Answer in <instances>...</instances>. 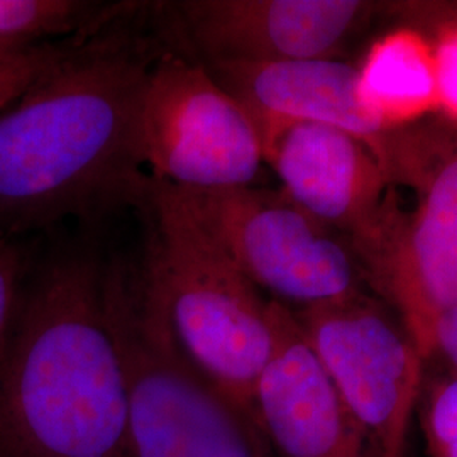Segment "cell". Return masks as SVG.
Listing matches in <instances>:
<instances>
[{"label":"cell","mask_w":457,"mask_h":457,"mask_svg":"<svg viewBox=\"0 0 457 457\" xmlns=\"http://www.w3.org/2000/svg\"><path fill=\"white\" fill-rule=\"evenodd\" d=\"M447 11H449L453 16L457 17V9H447Z\"/></svg>","instance_id":"ffe728a7"},{"label":"cell","mask_w":457,"mask_h":457,"mask_svg":"<svg viewBox=\"0 0 457 457\" xmlns=\"http://www.w3.org/2000/svg\"><path fill=\"white\" fill-rule=\"evenodd\" d=\"M292 311L376 457H390L422 379L407 328L361 292Z\"/></svg>","instance_id":"ba28073f"},{"label":"cell","mask_w":457,"mask_h":457,"mask_svg":"<svg viewBox=\"0 0 457 457\" xmlns=\"http://www.w3.org/2000/svg\"><path fill=\"white\" fill-rule=\"evenodd\" d=\"M37 243L34 237H0V347Z\"/></svg>","instance_id":"ac0fdd59"},{"label":"cell","mask_w":457,"mask_h":457,"mask_svg":"<svg viewBox=\"0 0 457 457\" xmlns=\"http://www.w3.org/2000/svg\"><path fill=\"white\" fill-rule=\"evenodd\" d=\"M437 31L434 43L437 77V114L457 126V17L437 7Z\"/></svg>","instance_id":"e0dca14e"},{"label":"cell","mask_w":457,"mask_h":457,"mask_svg":"<svg viewBox=\"0 0 457 457\" xmlns=\"http://www.w3.org/2000/svg\"><path fill=\"white\" fill-rule=\"evenodd\" d=\"M442 354L457 375V307L442 312L432 330V356Z\"/></svg>","instance_id":"d6986e66"},{"label":"cell","mask_w":457,"mask_h":457,"mask_svg":"<svg viewBox=\"0 0 457 457\" xmlns=\"http://www.w3.org/2000/svg\"><path fill=\"white\" fill-rule=\"evenodd\" d=\"M378 5L361 0H177L151 4L166 46L211 63L336 58Z\"/></svg>","instance_id":"9c48e42d"},{"label":"cell","mask_w":457,"mask_h":457,"mask_svg":"<svg viewBox=\"0 0 457 457\" xmlns=\"http://www.w3.org/2000/svg\"><path fill=\"white\" fill-rule=\"evenodd\" d=\"M273 345L253 393V415L279 457H376L294 311L270 300Z\"/></svg>","instance_id":"8fae6325"},{"label":"cell","mask_w":457,"mask_h":457,"mask_svg":"<svg viewBox=\"0 0 457 457\" xmlns=\"http://www.w3.org/2000/svg\"><path fill=\"white\" fill-rule=\"evenodd\" d=\"M105 256L92 228L36 245L0 347V457H129Z\"/></svg>","instance_id":"7a4b0ae2"},{"label":"cell","mask_w":457,"mask_h":457,"mask_svg":"<svg viewBox=\"0 0 457 457\" xmlns=\"http://www.w3.org/2000/svg\"><path fill=\"white\" fill-rule=\"evenodd\" d=\"M141 147L149 177L181 188L256 187L264 164L245 107L200 62L164 43L147 70Z\"/></svg>","instance_id":"52a82bcc"},{"label":"cell","mask_w":457,"mask_h":457,"mask_svg":"<svg viewBox=\"0 0 457 457\" xmlns=\"http://www.w3.org/2000/svg\"><path fill=\"white\" fill-rule=\"evenodd\" d=\"M358 97L364 111L386 131L437 114L432 39L413 28L378 37L358 68Z\"/></svg>","instance_id":"4fadbf2b"},{"label":"cell","mask_w":457,"mask_h":457,"mask_svg":"<svg viewBox=\"0 0 457 457\" xmlns=\"http://www.w3.org/2000/svg\"><path fill=\"white\" fill-rule=\"evenodd\" d=\"M390 194L375 228L353 245L425 360L442 312L457 307V126L417 122L390 134Z\"/></svg>","instance_id":"5b68a950"},{"label":"cell","mask_w":457,"mask_h":457,"mask_svg":"<svg viewBox=\"0 0 457 457\" xmlns=\"http://www.w3.org/2000/svg\"><path fill=\"white\" fill-rule=\"evenodd\" d=\"M80 37L31 48H0V114L22 97Z\"/></svg>","instance_id":"9a60e30c"},{"label":"cell","mask_w":457,"mask_h":457,"mask_svg":"<svg viewBox=\"0 0 457 457\" xmlns=\"http://www.w3.org/2000/svg\"><path fill=\"white\" fill-rule=\"evenodd\" d=\"M204 66L245 111L343 129L364 141L383 164L393 131L361 105L356 66L337 58Z\"/></svg>","instance_id":"7c38bea8"},{"label":"cell","mask_w":457,"mask_h":457,"mask_svg":"<svg viewBox=\"0 0 457 457\" xmlns=\"http://www.w3.org/2000/svg\"><path fill=\"white\" fill-rule=\"evenodd\" d=\"M104 309L126 378L129 457H273L254 417L181 351L139 262L105 256Z\"/></svg>","instance_id":"277c9868"},{"label":"cell","mask_w":457,"mask_h":457,"mask_svg":"<svg viewBox=\"0 0 457 457\" xmlns=\"http://www.w3.org/2000/svg\"><path fill=\"white\" fill-rule=\"evenodd\" d=\"M247 114L283 195L351 245L375 228L392 185L371 147L326 124Z\"/></svg>","instance_id":"30bf717a"},{"label":"cell","mask_w":457,"mask_h":457,"mask_svg":"<svg viewBox=\"0 0 457 457\" xmlns=\"http://www.w3.org/2000/svg\"><path fill=\"white\" fill-rule=\"evenodd\" d=\"M185 209L260 292L295 309L360 292V262L339 232L260 187L181 188Z\"/></svg>","instance_id":"8992f818"},{"label":"cell","mask_w":457,"mask_h":457,"mask_svg":"<svg viewBox=\"0 0 457 457\" xmlns=\"http://www.w3.org/2000/svg\"><path fill=\"white\" fill-rule=\"evenodd\" d=\"M420 422L430 457H457V375L441 376L425 388Z\"/></svg>","instance_id":"2e32d148"},{"label":"cell","mask_w":457,"mask_h":457,"mask_svg":"<svg viewBox=\"0 0 457 457\" xmlns=\"http://www.w3.org/2000/svg\"><path fill=\"white\" fill-rule=\"evenodd\" d=\"M141 9L77 39L0 114V237L92 228L145 202L141 98L163 41L129 26Z\"/></svg>","instance_id":"6da1fadb"},{"label":"cell","mask_w":457,"mask_h":457,"mask_svg":"<svg viewBox=\"0 0 457 457\" xmlns=\"http://www.w3.org/2000/svg\"><path fill=\"white\" fill-rule=\"evenodd\" d=\"M141 270L187 358L253 415L273 345L270 300L232 264L175 190L149 177ZM254 417V415H253Z\"/></svg>","instance_id":"3957f363"},{"label":"cell","mask_w":457,"mask_h":457,"mask_svg":"<svg viewBox=\"0 0 457 457\" xmlns=\"http://www.w3.org/2000/svg\"><path fill=\"white\" fill-rule=\"evenodd\" d=\"M132 2L0 0V48H31L97 33Z\"/></svg>","instance_id":"5bb4252c"}]
</instances>
